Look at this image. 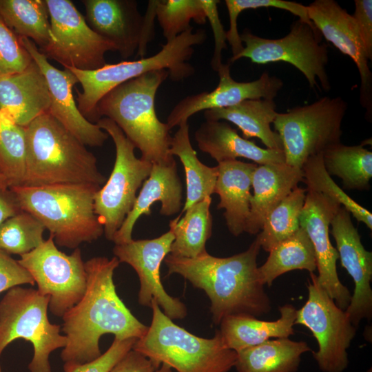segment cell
<instances>
[{"mask_svg":"<svg viewBox=\"0 0 372 372\" xmlns=\"http://www.w3.org/2000/svg\"><path fill=\"white\" fill-rule=\"evenodd\" d=\"M119 264L115 256H96L85 262V293L62 316L61 331L67 338L61 354L64 364H81L98 358L102 354L99 340L105 334L125 340L138 339L147 332L148 326L132 313L116 293L113 276Z\"/></svg>","mask_w":372,"mask_h":372,"instance_id":"6da1fadb","label":"cell"},{"mask_svg":"<svg viewBox=\"0 0 372 372\" xmlns=\"http://www.w3.org/2000/svg\"><path fill=\"white\" fill-rule=\"evenodd\" d=\"M260 248L256 238L247 250L231 256L216 257L206 251L189 258L169 254L163 262L168 275L178 274L205 291L211 302L212 321L218 325L229 316L259 317L271 310L258 273Z\"/></svg>","mask_w":372,"mask_h":372,"instance_id":"7a4b0ae2","label":"cell"},{"mask_svg":"<svg viewBox=\"0 0 372 372\" xmlns=\"http://www.w3.org/2000/svg\"><path fill=\"white\" fill-rule=\"evenodd\" d=\"M25 130V168L21 186L92 184L102 187L106 182L96 156L50 114L38 116Z\"/></svg>","mask_w":372,"mask_h":372,"instance_id":"3957f363","label":"cell"},{"mask_svg":"<svg viewBox=\"0 0 372 372\" xmlns=\"http://www.w3.org/2000/svg\"><path fill=\"white\" fill-rule=\"evenodd\" d=\"M168 76L166 70L148 72L114 88L97 105L99 118L114 121L139 149L141 158L152 164L174 159L169 153L170 130L155 110L157 90Z\"/></svg>","mask_w":372,"mask_h":372,"instance_id":"277c9868","label":"cell"},{"mask_svg":"<svg viewBox=\"0 0 372 372\" xmlns=\"http://www.w3.org/2000/svg\"><path fill=\"white\" fill-rule=\"evenodd\" d=\"M101 187L92 184H59L9 189L21 209L44 225L56 245L74 249L104 234L94 211V196Z\"/></svg>","mask_w":372,"mask_h":372,"instance_id":"5b68a950","label":"cell"},{"mask_svg":"<svg viewBox=\"0 0 372 372\" xmlns=\"http://www.w3.org/2000/svg\"><path fill=\"white\" fill-rule=\"evenodd\" d=\"M206 39L205 30L193 32L192 27L174 39L166 42L159 52L149 57L106 63L93 70L66 68L74 74L82 86V92H76V105L79 111L87 120L96 123L100 119L97 105L108 92L150 71L166 70L174 81H183L192 76L195 68L189 61L194 53V47L203 43Z\"/></svg>","mask_w":372,"mask_h":372,"instance_id":"8992f818","label":"cell"},{"mask_svg":"<svg viewBox=\"0 0 372 372\" xmlns=\"http://www.w3.org/2000/svg\"><path fill=\"white\" fill-rule=\"evenodd\" d=\"M151 309V324L133 350L176 372H229L234 367L237 353L225 346L218 331L211 338H201L175 324L156 301Z\"/></svg>","mask_w":372,"mask_h":372,"instance_id":"52a82bcc","label":"cell"},{"mask_svg":"<svg viewBox=\"0 0 372 372\" xmlns=\"http://www.w3.org/2000/svg\"><path fill=\"white\" fill-rule=\"evenodd\" d=\"M50 298L37 289L20 286L8 289L0 301V356L17 339L30 342L34 355L30 372H51L50 355L64 348L67 338L61 325L52 324L48 316Z\"/></svg>","mask_w":372,"mask_h":372,"instance_id":"ba28073f","label":"cell"},{"mask_svg":"<svg viewBox=\"0 0 372 372\" xmlns=\"http://www.w3.org/2000/svg\"><path fill=\"white\" fill-rule=\"evenodd\" d=\"M347 108L341 97L324 96L278 113L273 124L281 139L285 163L301 169L310 157L341 143Z\"/></svg>","mask_w":372,"mask_h":372,"instance_id":"9c48e42d","label":"cell"},{"mask_svg":"<svg viewBox=\"0 0 372 372\" xmlns=\"http://www.w3.org/2000/svg\"><path fill=\"white\" fill-rule=\"evenodd\" d=\"M96 124L114 143L116 158L112 171L94 196V211L105 238L112 241L136 199L138 189L149 176L152 163L138 158L135 147L112 120L101 118Z\"/></svg>","mask_w":372,"mask_h":372,"instance_id":"30bf717a","label":"cell"},{"mask_svg":"<svg viewBox=\"0 0 372 372\" xmlns=\"http://www.w3.org/2000/svg\"><path fill=\"white\" fill-rule=\"evenodd\" d=\"M321 36L313 23L300 19L291 24L286 36L277 39L262 38L245 30L240 34L245 44L243 50L231 58L228 63L241 58H248L257 64L287 62L304 75L311 88L315 90L318 87V79L324 90L328 92L330 90L326 71L328 50L327 45L321 43Z\"/></svg>","mask_w":372,"mask_h":372,"instance_id":"8fae6325","label":"cell"},{"mask_svg":"<svg viewBox=\"0 0 372 372\" xmlns=\"http://www.w3.org/2000/svg\"><path fill=\"white\" fill-rule=\"evenodd\" d=\"M50 39L39 49L63 68L93 70L106 64L105 54L117 51L110 41L96 33L70 0H45Z\"/></svg>","mask_w":372,"mask_h":372,"instance_id":"7c38bea8","label":"cell"},{"mask_svg":"<svg viewBox=\"0 0 372 372\" xmlns=\"http://www.w3.org/2000/svg\"><path fill=\"white\" fill-rule=\"evenodd\" d=\"M308 298L296 311L295 324L308 328L316 338L318 350L313 356L323 372H343L348 366L347 349L356 327L310 273Z\"/></svg>","mask_w":372,"mask_h":372,"instance_id":"4fadbf2b","label":"cell"},{"mask_svg":"<svg viewBox=\"0 0 372 372\" xmlns=\"http://www.w3.org/2000/svg\"><path fill=\"white\" fill-rule=\"evenodd\" d=\"M18 262L30 273L38 291L50 298L48 309L53 315L62 318L83 296L87 275L80 248L68 255L50 235Z\"/></svg>","mask_w":372,"mask_h":372,"instance_id":"5bb4252c","label":"cell"},{"mask_svg":"<svg viewBox=\"0 0 372 372\" xmlns=\"http://www.w3.org/2000/svg\"><path fill=\"white\" fill-rule=\"evenodd\" d=\"M85 21L99 35L110 41L123 59L137 51L142 56L154 37L156 1H150L142 16L132 0H82Z\"/></svg>","mask_w":372,"mask_h":372,"instance_id":"9a60e30c","label":"cell"},{"mask_svg":"<svg viewBox=\"0 0 372 372\" xmlns=\"http://www.w3.org/2000/svg\"><path fill=\"white\" fill-rule=\"evenodd\" d=\"M174 235L169 230L152 239L132 240L114 245L113 254L120 263L130 265L136 272L140 282L138 303L151 308L156 301L163 313L172 320L184 319L187 314L185 304L178 298L169 295L161 279V265L170 253Z\"/></svg>","mask_w":372,"mask_h":372,"instance_id":"2e32d148","label":"cell"},{"mask_svg":"<svg viewBox=\"0 0 372 372\" xmlns=\"http://www.w3.org/2000/svg\"><path fill=\"white\" fill-rule=\"evenodd\" d=\"M341 207L327 196L307 189L300 227L307 233L315 251L318 283L338 307L345 310L351 294L338 278L336 266L338 253L329 238L331 222Z\"/></svg>","mask_w":372,"mask_h":372,"instance_id":"e0dca14e","label":"cell"},{"mask_svg":"<svg viewBox=\"0 0 372 372\" xmlns=\"http://www.w3.org/2000/svg\"><path fill=\"white\" fill-rule=\"evenodd\" d=\"M330 226L341 265L354 282L353 293L344 311L357 328L361 320L369 321L372 317V253L363 246L351 214L343 207L333 218Z\"/></svg>","mask_w":372,"mask_h":372,"instance_id":"ac0fdd59","label":"cell"},{"mask_svg":"<svg viewBox=\"0 0 372 372\" xmlns=\"http://www.w3.org/2000/svg\"><path fill=\"white\" fill-rule=\"evenodd\" d=\"M21 39L47 81L50 97V106L47 113L84 145L102 147L109 136L96 123L87 120L79 111L72 91L79 83L74 74L68 68L59 70L52 65L30 39L25 37H21Z\"/></svg>","mask_w":372,"mask_h":372,"instance_id":"d6986e66","label":"cell"},{"mask_svg":"<svg viewBox=\"0 0 372 372\" xmlns=\"http://www.w3.org/2000/svg\"><path fill=\"white\" fill-rule=\"evenodd\" d=\"M229 65L223 63L218 68L219 82L215 89L187 96L173 107L166 122L170 130L203 110L231 107L245 100H273L283 86L280 79L267 72L255 81L238 82L230 74Z\"/></svg>","mask_w":372,"mask_h":372,"instance_id":"ffe728a7","label":"cell"},{"mask_svg":"<svg viewBox=\"0 0 372 372\" xmlns=\"http://www.w3.org/2000/svg\"><path fill=\"white\" fill-rule=\"evenodd\" d=\"M309 19L321 35L355 63L360 76V103L370 116L372 72L352 14L333 0H316L307 6Z\"/></svg>","mask_w":372,"mask_h":372,"instance_id":"44dd1931","label":"cell"},{"mask_svg":"<svg viewBox=\"0 0 372 372\" xmlns=\"http://www.w3.org/2000/svg\"><path fill=\"white\" fill-rule=\"evenodd\" d=\"M174 159L167 163L152 164L149 176L143 182L134 205L112 242L123 244L132 240L134 227L143 215H149L150 208L156 202L161 204L160 214L173 216L183 208V185Z\"/></svg>","mask_w":372,"mask_h":372,"instance_id":"7402d4cb","label":"cell"},{"mask_svg":"<svg viewBox=\"0 0 372 372\" xmlns=\"http://www.w3.org/2000/svg\"><path fill=\"white\" fill-rule=\"evenodd\" d=\"M50 106L47 81L34 60L23 71L0 79V110L15 123L25 127Z\"/></svg>","mask_w":372,"mask_h":372,"instance_id":"603a6c76","label":"cell"},{"mask_svg":"<svg viewBox=\"0 0 372 372\" xmlns=\"http://www.w3.org/2000/svg\"><path fill=\"white\" fill-rule=\"evenodd\" d=\"M302 182V169L285 163L258 165L251 180L254 194L245 232L258 234L267 215Z\"/></svg>","mask_w":372,"mask_h":372,"instance_id":"cb8c5ba5","label":"cell"},{"mask_svg":"<svg viewBox=\"0 0 372 372\" xmlns=\"http://www.w3.org/2000/svg\"><path fill=\"white\" fill-rule=\"evenodd\" d=\"M194 138L199 149L218 163L238 158L259 165L285 163L283 150L262 148L240 136L225 121L206 120L196 130Z\"/></svg>","mask_w":372,"mask_h":372,"instance_id":"d4e9b609","label":"cell"},{"mask_svg":"<svg viewBox=\"0 0 372 372\" xmlns=\"http://www.w3.org/2000/svg\"><path fill=\"white\" fill-rule=\"evenodd\" d=\"M258 165L239 160L218 163V176L214 194L219 196L218 209H224L229 231L238 236L245 230L250 211L253 173Z\"/></svg>","mask_w":372,"mask_h":372,"instance_id":"484cf974","label":"cell"},{"mask_svg":"<svg viewBox=\"0 0 372 372\" xmlns=\"http://www.w3.org/2000/svg\"><path fill=\"white\" fill-rule=\"evenodd\" d=\"M280 318L261 320L248 315L229 316L220 322L218 330L225 346L238 352L271 338H289L294 333L297 309L290 304L279 307Z\"/></svg>","mask_w":372,"mask_h":372,"instance_id":"4316f807","label":"cell"},{"mask_svg":"<svg viewBox=\"0 0 372 372\" xmlns=\"http://www.w3.org/2000/svg\"><path fill=\"white\" fill-rule=\"evenodd\" d=\"M273 99H250L231 107L206 110L204 116L206 120L231 123L242 131L243 138H258L267 148L282 150L280 136L270 126L278 114Z\"/></svg>","mask_w":372,"mask_h":372,"instance_id":"83f0119b","label":"cell"},{"mask_svg":"<svg viewBox=\"0 0 372 372\" xmlns=\"http://www.w3.org/2000/svg\"><path fill=\"white\" fill-rule=\"evenodd\" d=\"M311 348L304 341L289 338L269 340L237 353V372H296L301 355Z\"/></svg>","mask_w":372,"mask_h":372,"instance_id":"f1b7e54d","label":"cell"},{"mask_svg":"<svg viewBox=\"0 0 372 372\" xmlns=\"http://www.w3.org/2000/svg\"><path fill=\"white\" fill-rule=\"evenodd\" d=\"M169 153L179 158L185 171L186 199L180 211L182 214L189 207L214 194L218 168L207 166L198 159L190 142L187 122L181 123L171 136Z\"/></svg>","mask_w":372,"mask_h":372,"instance_id":"f546056e","label":"cell"},{"mask_svg":"<svg viewBox=\"0 0 372 372\" xmlns=\"http://www.w3.org/2000/svg\"><path fill=\"white\" fill-rule=\"evenodd\" d=\"M211 203V197L205 198L169 221V230L174 235L169 254L192 258L207 251L206 242L212 233Z\"/></svg>","mask_w":372,"mask_h":372,"instance_id":"4dcf8cb0","label":"cell"},{"mask_svg":"<svg viewBox=\"0 0 372 372\" xmlns=\"http://www.w3.org/2000/svg\"><path fill=\"white\" fill-rule=\"evenodd\" d=\"M265 262L258 267L261 282L270 287L280 276L293 270L313 273L317 269L312 243L305 231L300 229L269 251Z\"/></svg>","mask_w":372,"mask_h":372,"instance_id":"1f68e13d","label":"cell"},{"mask_svg":"<svg viewBox=\"0 0 372 372\" xmlns=\"http://www.w3.org/2000/svg\"><path fill=\"white\" fill-rule=\"evenodd\" d=\"M328 174L339 177L348 189L369 190L372 177V152L362 145L336 144L322 153Z\"/></svg>","mask_w":372,"mask_h":372,"instance_id":"d6a6232c","label":"cell"},{"mask_svg":"<svg viewBox=\"0 0 372 372\" xmlns=\"http://www.w3.org/2000/svg\"><path fill=\"white\" fill-rule=\"evenodd\" d=\"M0 17L20 37L41 49L50 39V23L45 0H0Z\"/></svg>","mask_w":372,"mask_h":372,"instance_id":"836d02e7","label":"cell"},{"mask_svg":"<svg viewBox=\"0 0 372 372\" xmlns=\"http://www.w3.org/2000/svg\"><path fill=\"white\" fill-rule=\"evenodd\" d=\"M306 193V188L296 187L267 215L256 238L262 249L269 252L300 229V216Z\"/></svg>","mask_w":372,"mask_h":372,"instance_id":"e575fe53","label":"cell"},{"mask_svg":"<svg viewBox=\"0 0 372 372\" xmlns=\"http://www.w3.org/2000/svg\"><path fill=\"white\" fill-rule=\"evenodd\" d=\"M25 127L0 110V167L8 188L22 185L25 168Z\"/></svg>","mask_w":372,"mask_h":372,"instance_id":"d590c367","label":"cell"},{"mask_svg":"<svg viewBox=\"0 0 372 372\" xmlns=\"http://www.w3.org/2000/svg\"><path fill=\"white\" fill-rule=\"evenodd\" d=\"M302 182L307 189L322 193L338 202L346 209L358 222H362L372 229V214L347 195L332 179L327 172L322 154L310 157L301 168Z\"/></svg>","mask_w":372,"mask_h":372,"instance_id":"8d00e7d4","label":"cell"},{"mask_svg":"<svg viewBox=\"0 0 372 372\" xmlns=\"http://www.w3.org/2000/svg\"><path fill=\"white\" fill-rule=\"evenodd\" d=\"M45 230L37 218L22 210L0 225V250L10 255L25 254L45 240Z\"/></svg>","mask_w":372,"mask_h":372,"instance_id":"74e56055","label":"cell"},{"mask_svg":"<svg viewBox=\"0 0 372 372\" xmlns=\"http://www.w3.org/2000/svg\"><path fill=\"white\" fill-rule=\"evenodd\" d=\"M155 14L166 42L191 28L192 20L200 25L207 21L203 0L156 1Z\"/></svg>","mask_w":372,"mask_h":372,"instance_id":"f35d334b","label":"cell"},{"mask_svg":"<svg viewBox=\"0 0 372 372\" xmlns=\"http://www.w3.org/2000/svg\"><path fill=\"white\" fill-rule=\"evenodd\" d=\"M225 5L229 17V29L226 32V37L231 45V58L239 54L244 48L237 28L238 17L243 10L273 7L289 11L298 17L299 19L309 23H313L309 19L307 6L294 1L285 0H226Z\"/></svg>","mask_w":372,"mask_h":372,"instance_id":"ab89813d","label":"cell"},{"mask_svg":"<svg viewBox=\"0 0 372 372\" xmlns=\"http://www.w3.org/2000/svg\"><path fill=\"white\" fill-rule=\"evenodd\" d=\"M32 60L21 37L0 17V79L23 71Z\"/></svg>","mask_w":372,"mask_h":372,"instance_id":"60d3db41","label":"cell"},{"mask_svg":"<svg viewBox=\"0 0 372 372\" xmlns=\"http://www.w3.org/2000/svg\"><path fill=\"white\" fill-rule=\"evenodd\" d=\"M136 338L114 340L108 349L98 358L81 364H64V372H109L112 368L130 350Z\"/></svg>","mask_w":372,"mask_h":372,"instance_id":"b9f144b4","label":"cell"},{"mask_svg":"<svg viewBox=\"0 0 372 372\" xmlns=\"http://www.w3.org/2000/svg\"><path fill=\"white\" fill-rule=\"evenodd\" d=\"M35 285L30 273L18 260L0 250V293L22 285Z\"/></svg>","mask_w":372,"mask_h":372,"instance_id":"7bdbcfd3","label":"cell"},{"mask_svg":"<svg viewBox=\"0 0 372 372\" xmlns=\"http://www.w3.org/2000/svg\"><path fill=\"white\" fill-rule=\"evenodd\" d=\"M203 3L206 18L208 19L214 32L215 45L211 65L213 70L217 72L220 66L223 64L222 50L227 49L226 32L224 30L220 22L218 12L217 6L220 3V1L203 0Z\"/></svg>","mask_w":372,"mask_h":372,"instance_id":"ee69618b","label":"cell"},{"mask_svg":"<svg viewBox=\"0 0 372 372\" xmlns=\"http://www.w3.org/2000/svg\"><path fill=\"white\" fill-rule=\"evenodd\" d=\"M355 12L352 14L364 48L372 59V1L355 0Z\"/></svg>","mask_w":372,"mask_h":372,"instance_id":"f6af8a7d","label":"cell"},{"mask_svg":"<svg viewBox=\"0 0 372 372\" xmlns=\"http://www.w3.org/2000/svg\"><path fill=\"white\" fill-rule=\"evenodd\" d=\"M159 366L147 357L132 349L109 372H153Z\"/></svg>","mask_w":372,"mask_h":372,"instance_id":"bcb514c9","label":"cell"},{"mask_svg":"<svg viewBox=\"0 0 372 372\" xmlns=\"http://www.w3.org/2000/svg\"><path fill=\"white\" fill-rule=\"evenodd\" d=\"M21 211L13 192L9 188H0V225Z\"/></svg>","mask_w":372,"mask_h":372,"instance_id":"7dc6e473","label":"cell"},{"mask_svg":"<svg viewBox=\"0 0 372 372\" xmlns=\"http://www.w3.org/2000/svg\"><path fill=\"white\" fill-rule=\"evenodd\" d=\"M153 372H173L172 369L165 364H161L158 368Z\"/></svg>","mask_w":372,"mask_h":372,"instance_id":"c3c4849f","label":"cell"},{"mask_svg":"<svg viewBox=\"0 0 372 372\" xmlns=\"http://www.w3.org/2000/svg\"><path fill=\"white\" fill-rule=\"evenodd\" d=\"M0 188H2V189H7L8 188L7 187V185L6 183V180L2 175V173H1V167H0Z\"/></svg>","mask_w":372,"mask_h":372,"instance_id":"681fc988","label":"cell"},{"mask_svg":"<svg viewBox=\"0 0 372 372\" xmlns=\"http://www.w3.org/2000/svg\"><path fill=\"white\" fill-rule=\"evenodd\" d=\"M367 372H371V369H369Z\"/></svg>","mask_w":372,"mask_h":372,"instance_id":"f907efd6","label":"cell"},{"mask_svg":"<svg viewBox=\"0 0 372 372\" xmlns=\"http://www.w3.org/2000/svg\"><path fill=\"white\" fill-rule=\"evenodd\" d=\"M0 372H2V371H1V364H0Z\"/></svg>","mask_w":372,"mask_h":372,"instance_id":"816d5d0a","label":"cell"}]
</instances>
